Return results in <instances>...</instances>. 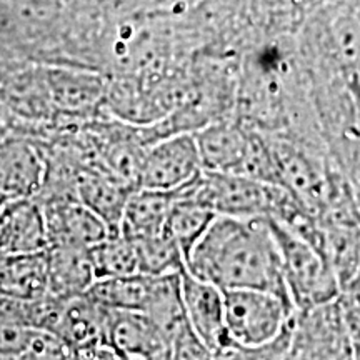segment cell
<instances>
[{
  "instance_id": "52a82bcc",
  "label": "cell",
  "mask_w": 360,
  "mask_h": 360,
  "mask_svg": "<svg viewBox=\"0 0 360 360\" xmlns=\"http://www.w3.org/2000/svg\"><path fill=\"white\" fill-rule=\"evenodd\" d=\"M200 172L202 164L193 134L167 135L147 147L139 169L137 187L177 191Z\"/></svg>"
},
{
  "instance_id": "7c38bea8",
  "label": "cell",
  "mask_w": 360,
  "mask_h": 360,
  "mask_svg": "<svg viewBox=\"0 0 360 360\" xmlns=\"http://www.w3.org/2000/svg\"><path fill=\"white\" fill-rule=\"evenodd\" d=\"M105 342L125 360H150L167 349V342L146 314L135 310H109Z\"/></svg>"
},
{
  "instance_id": "30bf717a",
  "label": "cell",
  "mask_w": 360,
  "mask_h": 360,
  "mask_svg": "<svg viewBox=\"0 0 360 360\" xmlns=\"http://www.w3.org/2000/svg\"><path fill=\"white\" fill-rule=\"evenodd\" d=\"M47 249L40 205L32 197L12 199L0 210V260Z\"/></svg>"
},
{
  "instance_id": "5bb4252c",
  "label": "cell",
  "mask_w": 360,
  "mask_h": 360,
  "mask_svg": "<svg viewBox=\"0 0 360 360\" xmlns=\"http://www.w3.org/2000/svg\"><path fill=\"white\" fill-rule=\"evenodd\" d=\"M45 172L47 162L34 147L11 143L0 150V192L11 200L37 195Z\"/></svg>"
},
{
  "instance_id": "d6986e66",
  "label": "cell",
  "mask_w": 360,
  "mask_h": 360,
  "mask_svg": "<svg viewBox=\"0 0 360 360\" xmlns=\"http://www.w3.org/2000/svg\"><path fill=\"white\" fill-rule=\"evenodd\" d=\"M94 274L97 278L124 277L139 272V255L135 244L122 233H112L89 249Z\"/></svg>"
},
{
  "instance_id": "ac0fdd59",
  "label": "cell",
  "mask_w": 360,
  "mask_h": 360,
  "mask_svg": "<svg viewBox=\"0 0 360 360\" xmlns=\"http://www.w3.org/2000/svg\"><path fill=\"white\" fill-rule=\"evenodd\" d=\"M155 277L132 274L124 277L97 278L85 292V295L103 309L143 312L154 290Z\"/></svg>"
},
{
  "instance_id": "6da1fadb",
  "label": "cell",
  "mask_w": 360,
  "mask_h": 360,
  "mask_svg": "<svg viewBox=\"0 0 360 360\" xmlns=\"http://www.w3.org/2000/svg\"><path fill=\"white\" fill-rule=\"evenodd\" d=\"M186 269L222 290H265L292 304L267 219L217 215L187 255Z\"/></svg>"
},
{
  "instance_id": "7a4b0ae2",
  "label": "cell",
  "mask_w": 360,
  "mask_h": 360,
  "mask_svg": "<svg viewBox=\"0 0 360 360\" xmlns=\"http://www.w3.org/2000/svg\"><path fill=\"white\" fill-rule=\"evenodd\" d=\"M292 39L310 82L360 75V0H317Z\"/></svg>"
},
{
  "instance_id": "ffe728a7",
  "label": "cell",
  "mask_w": 360,
  "mask_h": 360,
  "mask_svg": "<svg viewBox=\"0 0 360 360\" xmlns=\"http://www.w3.org/2000/svg\"><path fill=\"white\" fill-rule=\"evenodd\" d=\"M139 255V272L146 276H169L186 269L182 252L167 231L132 240Z\"/></svg>"
},
{
  "instance_id": "8992f818",
  "label": "cell",
  "mask_w": 360,
  "mask_h": 360,
  "mask_svg": "<svg viewBox=\"0 0 360 360\" xmlns=\"http://www.w3.org/2000/svg\"><path fill=\"white\" fill-rule=\"evenodd\" d=\"M222 294L229 339L242 347H257L274 340L295 315L294 305L272 292L227 289Z\"/></svg>"
},
{
  "instance_id": "4fadbf2b",
  "label": "cell",
  "mask_w": 360,
  "mask_h": 360,
  "mask_svg": "<svg viewBox=\"0 0 360 360\" xmlns=\"http://www.w3.org/2000/svg\"><path fill=\"white\" fill-rule=\"evenodd\" d=\"M47 294L56 299L84 295L96 282L89 249L80 247H47Z\"/></svg>"
},
{
  "instance_id": "2e32d148",
  "label": "cell",
  "mask_w": 360,
  "mask_h": 360,
  "mask_svg": "<svg viewBox=\"0 0 360 360\" xmlns=\"http://www.w3.org/2000/svg\"><path fill=\"white\" fill-rule=\"evenodd\" d=\"M49 87L53 102L62 110L85 115L105 101L107 84L90 70L57 69L49 74Z\"/></svg>"
},
{
  "instance_id": "5b68a950",
  "label": "cell",
  "mask_w": 360,
  "mask_h": 360,
  "mask_svg": "<svg viewBox=\"0 0 360 360\" xmlns=\"http://www.w3.org/2000/svg\"><path fill=\"white\" fill-rule=\"evenodd\" d=\"M187 191L215 215L238 219L276 217L292 197L285 188L238 174L202 172L187 184Z\"/></svg>"
},
{
  "instance_id": "277c9868",
  "label": "cell",
  "mask_w": 360,
  "mask_h": 360,
  "mask_svg": "<svg viewBox=\"0 0 360 360\" xmlns=\"http://www.w3.org/2000/svg\"><path fill=\"white\" fill-rule=\"evenodd\" d=\"M281 254L283 282L297 312L335 300L340 283L326 252L285 225L267 219Z\"/></svg>"
},
{
  "instance_id": "44dd1931",
  "label": "cell",
  "mask_w": 360,
  "mask_h": 360,
  "mask_svg": "<svg viewBox=\"0 0 360 360\" xmlns=\"http://www.w3.org/2000/svg\"><path fill=\"white\" fill-rule=\"evenodd\" d=\"M292 327H294V319L276 339L267 342V344L257 345V347H242V345L232 344L215 355V360H289Z\"/></svg>"
},
{
  "instance_id": "603a6c76",
  "label": "cell",
  "mask_w": 360,
  "mask_h": 360,
  "mask_svg": "<svg viewBox=\"0 0 360 360\" xmlns=\"http://www.w3.org/2000/svg\"><path fill=\"white\" fill-rule=\"evenodd\" d=\"M352 360H360V342L352 344Z\"/></svg>"
},
{
  "instance_id": "7402d4cb",
  "label": "cell",
  "mask_w": 360,
  "mask_h": 360,
  "mask_svg": "<svg viewBox=\"0 0 360 360\" xmlns=\"http://www.w3.org/2000/svg\"><path fill=\"white\" fill-rule=\"evenodd\" d=\"M344 289H350V290H354V292H357V294H360V262H359L357 272H355L354 278L347 283V285L344 287ZM344 289H342V290H344Z\"/></svg>"
},
{
  "instance_id": "8fae6325",
  "label": "cell",
  "mask_w": 360,
  "mask_h": 360,
  "mask_svg": "<svg viewBox=\"0 0 360 360\" xmlns=\"http://www.w3.org/2000/svg\"><path fill=\"white\" fill-rule=\"evenodd\" d=\"M132 191L134 187L117 179L102 165L84 164L77 170L75 195L109 225L112 233H119L120 217Z\"/></svg>"
},
{
  "instance_id": "3957f363",
  "label": "cell",
  "mask_w": 360,
  "mask_h": 360,
  "mask_svg": "<svg viewBox=\"0 0 360 360\" xmlns=\"http://www.w3.org/2000/svg\"><path fill=\"white\" fill-rule=\"evenodd\" d=\"M312 102L328 159L360 192V75L315 80Z\"/></svg>"
},
{
  "instance_id": "e0dca14e",
  "label": "cell",
  "mask_w": 360,
  "mask_h": 360,
  "mask_svg": "<svg viewBox=\"0 0 360 360\" xmlns=\"http://www.w3.org/2000/svg\"><path fill=\"white\" fill-rule=\"evenodd\" d=\"M217 217L209 207L197 200L191 192L187 191V186L177 188L175 199L170 207L165 231L174 238L175 244L179 245L182 252L184 260L191 254L193 245L200 240L209 225Z\"/></svg>"
},
{
  "instance_id": "ba28073f",
  "label": "cell",
  "mask_w": 360,
  "mask_h": 360,
  "mask_svg": "<svg viewBox=\"0 0 360 360\" xmlns=\"http://www.w3.org/2000/svg\"><path fill=\"white\" fill-rule=\"evenodd\" d=\"M40 205L47 233V247H80L90 249L112 236L98 215L75 195H56L34 199Z\"/></svg>"
},
{
  "instance_id": "9a60e30c",
  "label": "cell",
  "mask_w": 360,
  "mask_h": 360,
  "mask_svg": "<svg viewBox=\"0 0 360 360\" xmlns=\"http://www.w3.org/2000/svg\"><path fill=\"white\" fill-rule=\"evenodd\" d=\"M177 191H152V188H134L125 202L119 233L130 240H139L165 231L170 207Z\"/></svg>"
},
{
  "instance_id": "9c48e42d",
  "label": "cell",
  "mask_w": 360,
  "mask_h": 360,
  "mask_svg": "<svg viewBox=\"0 0 360 360\" xmlns=\"http://www.w3.org/2000/svg\"><path fill=\"white\" fill-rule=\"evenodd\" d=\"M180 294L188 327L210 352L217 355L232 345L225 328L224 294L219 287L184 269L180 272Z\"/></svg>"
}]
</instances>
